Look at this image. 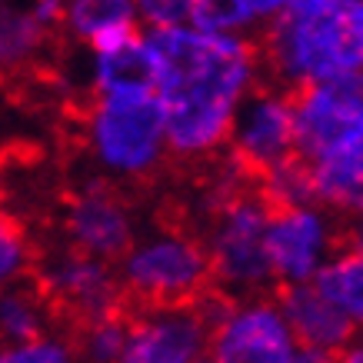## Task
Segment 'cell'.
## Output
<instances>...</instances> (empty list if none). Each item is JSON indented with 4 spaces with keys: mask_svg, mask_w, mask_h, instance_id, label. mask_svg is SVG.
Wrapping results in <instances>:
<instances>
[{
    "mask_svg": "<svg viewBox=\"0 0 363 363\" xmlns=\"http://www.w3.org/2000/svg\"><path fill=\"white\" fill-rule=\"evenodd\" d=\"M154 97L167 147L184 160H207L227 143L240 100L257 87L260 57L247 33L203 30L194 23L150 27Z\"/></svg>",
    "mask_w": 363,
    "mask_h": 363,
    "instance_id": "1",
    "label": "cell"
},
{
    "mask_svg": "<svg viewBox=\"0 0 363 363\" xmlns=\"http://www.w3.org/2000/svg\"><path fill=\"white\" fill-rule=\"evenodd\" d=\"M264 60L277 84L290 90L363 70V4L294 0L267 21Z\"/></svg>",
    "mask_w": 363,
    "mask_h": 363,
    "instance_id": "2",
    "label": "cell"
},
{
    "mask_svg": "<svg viewBox=\"0 0 363 363\" xmlns=\"http://www.w3.org/2000/svg\"><path fill=\"white\" fill-rule=\"evenodd\" d=\"M84 147L94 167L111 180H143L154 174L170 154L154 90L94 94L84 117Z\"/></svg>",
    "mask_w": 363,
    "mask_h": 363,
    "instance_id": "3",
    "label": "cell"
},
{
    "mask_svg": "<svg viewBox=\"0 0 363 363\" xmlns=\"http://www.w3.org/2000/svg\"><path fill=\"white\" fill-rule=\"evenodd\" d=\"M274 207L260 194H223L213 200L207 223V260L210 280L230 297L264 294L274 284L270 253H267V227Z\"/></svg>",
    "mask_w": 363,
    "mask_h": 363,
    "instance_id": "4",
    "label": "cell"
},
{
    "mask_svg": "<svg viewBox=\"0 0 363 363\" xmlns=\"http://www.w3.org/2000/svg\"><path fill=\"white\" fill-rule=\"evenodd\" d=\"M121 286L140 303H190L210 284V260L203 240L184 230H154L133 237L117 257Z\"/></svg>",
    "mask_w": 363,
    "mask_h": 363,
    "instance_id": "5",
    "label": "cell"
},
{
    "mask_svg": "<svg viewBox=\"0 0 363 363\" xmlns=\"http://www.w3.org/2000/svg\"><path fill=\"white\" fill-rule=\"evenodd\" d=\"M210 357L217 363H297V343L284 310L264 294L210 310Z\"/></svg>",
    "mask_w": 363,
    "mask_h": 363,
    "instance_id": "6",
    "label": "cell"
},
{
    "mask_svg": "<svg viewBox=\"0 0 363 363\" xmlns=\"http://www.w3.org/2000/svg\"><path fill=\"white\" fill-rule=\"evenodd\" d=\"M297 154L307 160L337 150L363 133V70L300 87L294 97Z\"/></svg>",
    "mask_w": 363,
    "mask_h": 363,
    "instance_id": "7",
    "label": "cell"
},
{
    "mask_svg": "<svg viewBox=\"0 0 363 363\" xmlns=\"http://www.w3.org/2000/svg\"><path fill=\"white\" fill-rule=\"evenodd\" d=\"M337 220L327 207L297 203L270 213L267 227V253L277 284H310L337 250Z\"/></svg>",
    "mask_w": 363,
    "mask_h": 363,
    "instance_id": "8",
    "label": "cell"
},
{
    "mask_svg": "<svg viewBox=\"0 0 363 363\" xmlns=\"http://www.w3.org/2000/svg\"><path fill=\"white\" fill-rule=\"evenodd\" d=\"M223 147H230L233 164L253 174L297 154L294 97L277 87H253L233 113Z\"/></svg>",
    "mask_w": 363,
    "mask_h": 363,
    "instance_id": "9",
    "label": "cell"
},
{
    "mask_svg": "<svg viewBox=\"0 0 363 363\" xmlns=\"http://www.w3.org/2000/svg\"><path fill=\"white\" fill-rule=\"evenodd\" d=\"M210 357V313L190 303H150L127 323L123 363H200Z\"/></svg>",
    "mask_w": 363,
    "mask_h": 363,
    "instance_id": "10",
    "label": "cell"
},
{
    "mask_svg": "<svg viewBox=\"0 0 363 363\" xmlns=\"http://www.w3.org/2000/svg\"><path fill=\"white\" fill-rule=\"evenodd\" d=\"M40 286L47 300L60 303L84 323L117 313L123 294L113 260H100L77 247L47 257L40 267Z\"/></svg>",
    "mask_w": 363,
    "mask_h": 363,
    "instance_id": "11",
    "label": "cell"
},
{
    "mask_svg": "<svg viewBox=\"0 0 363 363\" xmlns=\"http://www.w3.org/2000/svg\"><path fill=\"white\" fill-rule=\"evenodd\" d=\"M64 237L70 247L84 253L117 260L137 237V213L111 184L90 180L67 197Z\"/></svg>",
    "mask_w": 363,
    "mask_h": 363,
    "instance_id": "12",
    "label": "cell"
},
{
    "mask_svg": "<svg viewBox=\"0 0 363 363\" xmlns=\"http://www.w3.org/2000/svg\"><path fill=\"white\" fill-rule=\"evenodd\" d=\"M277 303H280L286 327L294 333L297 360L323 363V360H333V357H343V350L357 337L350 320L320 294V286L313 280L310 284L284 286V297Z\"/></svg>",
    "mask_w": 363,
    "mask_h": 363,
    "instance_id": "13",
    "label": "cell"
},
{
    "mask_svg": "<svg viewBox=\"0 0 363 363\" xmlns=\"http://www.w3.org/2000/svg\"><path fill=\"white\" fill-rule=\"evenodd\" d=\"M87 84L94 94H130L154 90V54L147 33H127L121 40L90 47Z\"/></svg>",
    "mask_w": 363,
    "mask_h": 363,
    "instance_id": "14",
    "label": "cell"
},
{
    "mask_svg": "<svg viewBox=\"0 0 363 363\" xmlns=\"http://www.w3.org/2000/svg\"><path fill=\"white\" fill-rule=\"evenodd\" d=\"M313 200L340 217L363 210V133L340 143L337 150L310 160Z\"/></svg>",
    "mask_w": 363,
    "mask_h": 363,
    "instance_id": "15",
    "label": "cell"
},
{
    "mask_svg": "<svg viewBox=\"0 0 363 363\" xmlns=\"http://www.w3.org/2000/svg\"><path fill=\"white\" fill-rule=\"evenodd\" d=\"M140 23L137 0H60V27L87 50L137 33Z\"/></svg>",
    "mask_w": 363,
    "mask_h": 363,
    "instance_id": "16",
    "label": "cell"
},
{
    "mask_svg": "<svg viewBox=\"0 0 363 363\" xmlns=\"http://www.w3.org/2000/svg\"><path fill=\"white\" fill-rule=\"evenodd\" d=\"M320 294L350 320V327L363 333V253L357 250H333V257L320 267L313 277Z\"/></svg>",
    "mask_w": 363,
    "mask_h": 363,
    "instance_id": "17",
    "label": "cell"
},
{
    "mask_svg": "<svg viewBox=\"0 0 363 363\" xmlns=\"http://www.w3.org/2000/svg\"><path fill=\"white\" fill-rule=\"evenodd\" d=\"M47 30L30 0H0V67H23L44 50Z\"/></svg>",
    "mask_w": 363,
    "mask_h": 363,
    "instance_id": "18",
    "label": "cell"
},
{
    "mask_svg": "<svg viewBox=\"0 0 363 363\" xmlns=\"http://www.w3.org/2000/svg\"><path fill=\"white\" fill-rule=\"evenodd\" d=\"M50 327L47 297L23 284L0 286V347L30 340Z\"/></svg>",
    "mask_w": 363,
    "mask_h": 363,
    "instance_id": "19",
    "label": "cell"
},
{
    "mask_svg": "<svg viewBox=\"0 0 363 363\" xmlns=\"http://www.w3.org/2000/svg\"><path fill=\"white\" fill-rule=\"evenodd\" d=\"M260 197L274 210L313 203V177H310L307 157L290 154L284 160H277L274 167L260 170Z\"/></svg>",
    "mask_w": 363,
    "mask_h": 363,
    "instance_id": "20",
    "label": "cell"
},
{
    "mask_svg": "<svg viewBox=\"0 0 363 363\" xmlns=\"http://www.w3.org/2000/svg\"><path fill=\"white\" fill-rule=\"evenodd\" d=\"M187 23L220 33H247L257 27L250 0H190Z\"/></svg>",
    "mask_w": 363,
    "mask_h": 363,
    "instance_id": "21",
    "label": "cell"
},
{
    "mask_svg": "<svg viewBox=\"0 0 363 363\" xmlns=\"http://www.w3.org/2000/svg\"><path fill=\"white\" fill-rule=\"evenodd\" d=\"M80 353L94 363H123L127 353V323L117 313L100 320H87L84 337H80Z\"/></svg>",
    "mask_w": 363,
    "mask_h": 363,
    "instance_id": "22",
    "label": "cell"
},
{
    "mask_svg": "<svg viewBox=\"0 0 363 363\" xmlns=\"http://www.w3.org/2000/svg\"><path fill=\"white\" fill-rule=\"evenodd\" d=\"M30 267H33V250L27 233L13 220L0 217V286L23 284Z\"/></svg>",
    "mask_w": 363,
    "mask_h": 363,
    "instance_id": "23",
    "label": "cell"
},
{
    "mask_svg": "<svg viewBox=\"0 0 363 363\" xmlns=\"http://www.w3.org/2000/svg\"><path fill=\"white\" fill-rule=\"evenodd\" d=\"M74 353H77V347L70 340L44 330L30 337V340L0 347V363H70Z\"/></svg>",
    "mask_w": 363,
    "mask_h": 363,
    "instance_id": "24",
    "label": "cell"
},
{
    "mask_svg": "<svg viewBox=\"0 0 363 363\" xmlns=\"http://www.w3.org/2000/svg\"><path fill=\"white\" fill-rule=\"evenodd\" d=\"M140 21L150 27H170V23H187L190 0H137Z\"/></svg>",
    "mask_w": 363,
    "mask_h": 363,
    "instance_id": "25",
    "label": "cell"
},
{
    "mask_svg": "<svg viewBox=\"0 0 363 363\" xmlns=\"http://www.w3.org/2000/svg\"><path fill=\"white\" fill-rule=\"evenodd\" d=\"M290 4L294 0H250V11L257 17V23H267V21H274L284 7H290Z\"/></svg>",
    "mask_w": 363,
    "mask_h": 363,
    "instance_id": "26",
    "label": "cell"
},
{
    "mask_svg": "<svg viewBox=\"0 0 363 363\" xmlns=\"http://www.w3.org/2000/svg\"><path fill=\"white\" fill-rule=\"evenodd\" d=\"M347 243H350V250L363 253V210L353 213L350 223H347Z\"/></svg>",
    "mask_w": 363,
    "mask_h": 363,
    "instance_id": "27",
    "label": "cell"
},
{
    "mask_svg": "<svg viewBox=\"0 0 363 363\" xmlns=\"http://www.w3.org/2000/svg\"><path fill=\"white\" fill-rule=\"evenodd\" d=\"M343 360H350V363H363V333H357L350 340V347L343 350Z\"/></svg>",
    "mask_w": 363,
    "mask_h": 363,
    "instance_id": "28",
    "label": "cell"
},
{
    "mask_svg": "<svg viewBox=\"0 0 363 363\" xmlns=\"http://www.w3.org/2000/svg\"><path fill=\"white\" fill-rule=\"evenodd\" d=\"M360 4H363V0H360Z\"/></svg>",
    "mask_w": 363,
    "mask_h": 363,
    "instance_id": "29",
    "label": "cell"
}]
</instances>
